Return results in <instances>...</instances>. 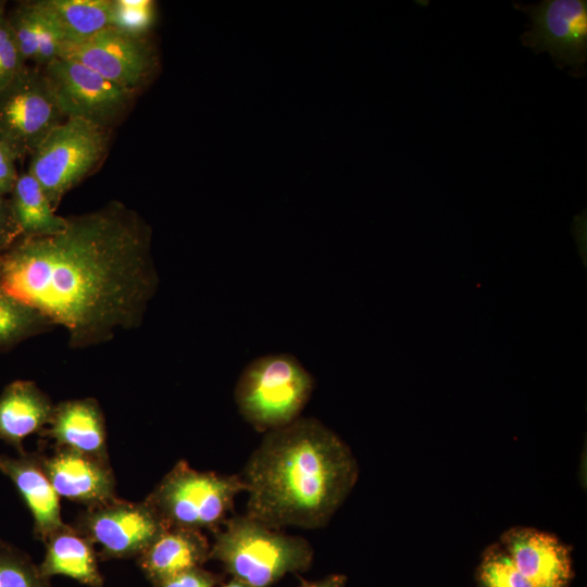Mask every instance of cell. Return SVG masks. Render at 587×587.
Masks as SVG:
<instances>
[{
	"mask_svg": "<svg viewBox=\"0 0 587 587\" xmlns=\"http://www.w3.org/2000/svg\"><path fill=\"white\" fill-rule=\"evenodd\" d=\"M26 67L16 43L4 4L0 2V91Z\"/></svg>",
	"mask_w": 587,
	"mask_h": 587,
	"instance_id": "obj_26",
	"label": "cell"
},
{
	"mask_svg": "<svg viewBox=\"0 0 587 587\" xmlns=\"http://www.w3.org/2000/svg\"><path fill=\"white\" fill-rule=\"evenodd\" d=\"M210 558L248 587H271L288 573L307 571L313 549L305 539L245 514L227 519L215 532Z\"/></svg>",
	"mask_w": 587,
	"mask_h": 587,
	"instance_id": "obj_3",
	"label": "cell"
},
{
	"mask_svg": "<svg viewBox=\"0 0 587 587\" xmlns=\"http://www.w3.org/2000/svg\"><path fill=\"white\" fill-rule=\"evenodd\" d=\"M346 582L344 574H332L315 582H304L300 587H344Z\"/></svg>",
	"mask_w": 587,
	"mask_h": 587,
	"instance_id": "obj_31",
	"label": "cell"
},
{
	"mask_svg": "<svg viewBox=\"0 0 587 587\" xmlns=\"http://www.w3.org/2000/svg\"><path fill=\"white\" fill-rule=\"evenodd\" d=\"M16 161L11 150L0 141V196L10 195L18 178Z\"/></svg>",
	"mask_w": 587,
	"mask_h": 587,
	"instance_id": "obj_30",
	"label": "cell"
},
{
	"mask_svg": "<svg viewBox=\"0 0 587 587\" xmlns=\"http://www.w3.org/2000/svg\"><path fill=\"white\" fill-rule=\"evenodd\" d=\"M43 544L46 552L38 565L42 575L67 576L89 587L103 585L95 545L75 526L64 524Z\"/></svg>",
	"mask_w": 587,
	"mask_h": 587,
	"instance_id": "obj_18",
	"label": "cell"
},
{
	"mask_svg": "<svg viewBox=\"0 0 587 587\" xmlns=\"http://www.w3.org/2000/svg\"><path fill=\"white\" fill-rule=\"evenodd\" d=\"M60 58L74 60L134 95L155 66L153 48L145 36L113 26L85 40L65 42Z\"/></svg>",
	"mask_w": 587,
	"mask_h": 587,
	"instance_id": "obj_10",
	"label": "cell"
},
{
	"mask_svg": "<svg viewBox=\"0 0 587 587\" xmlns=\"http://www.w3.org/2000/svg\"><path fill=\"white\" fill-rule=\"evenodd\" d=\"M65 37L85 40L113 25L114 0H40Z\"/></svg>",
	"mask_w": 587,
	"mask_h": 587,
	"instance_id": "obj_20",
	"label": "cell"
},
{
	"mask_svg": "<svg viewBox=\"0 0 587 587\" xmlns=\"http://www.w3.org/2000/svg\"><path fill=\"white\" fill-rule=\"evenodd\" d=\"M109 128L67 118L30 155L28 173L57 210L63 197L100 163L109 143Z\"/></svg>",
	"mask_w": 587,
	"mask_h": 587,
	"instance_id": "obj_6",
	"label": "cell"
},
{
	"mask_svg": "<svg viewBox=\"0 0 587 587\" xmlns=\"http://www.w3.org/2000/svg\"><path fill=\"white\" fill-rule=\"evenodd\" d=\"M41 70L64 120L82 118L109 128L135 97L74 60L58 58Z\"/></svg>",
	"mask_w": 587,
	"mask_h": 587,
	"instance_id": "obj_8",
	"label": "cell"
},
{
	"mask_svg": "<svg viewBox=\"0 0 587 587\" xmlns=\"http://www.w3.org/2000/svg\"><path fill=\"white\" fill-rule=\"evenodd\" d=\"M75 527L93 545L104 560L138 557L167 527L146 502L115 499L87 508Z\"/></svg>",
	"mask_w": 587,
	"mask_h": 587,
	"instance_id": "obj_11",
	"label": "cell"
},
{
	"mask_svg": "<svg viewBox=\"0 0 587 587\" xmlns=\"http://www.w3.org/2000/svg\"><path fill=\"white\" fill-rule=\"evenodd\" d=\"M0 587H52L50 578L18 548L0 539Z\"/></svg>",
	"mask_w": 587,
	"mask_h": 587,
	"instance_id": "obj_23",
	"label": "cell"
},
{
	"mask_svg": "<svg viewBox=\"0 0 587 587\" xmlns=\"http://www.w3.org/2000/svg\"><path fill=\"white\" fill-rule=\"evenodd\" d=\"M151 229L124 203L66 216L52 235L0 254V288L67 334L72 349L139 327L159 286Z\"/></svg>",
	"mask_w": 587,
	"mask_h": 587,
	"instance_id": "obj_1",
	"label": "cell"
},
{
	"mask_svg": "<svg viewBox=\"0 0 587 587\" xmlns=\"http://www.w3.org/2000/svg\"><path fill=\"white\" fill-rule=\"evenodd\" d=\"M530 18L521 42L536 53L549 52L555 66H571L570 74L584 76L587 60V1L544 0L537 4H513Z\"/></svg>",
	"mask_w": 587,
	"mask_h": 587,
	"instance_id": "obj_9",
	"label": "cell"
},
{
	"mask_svg": "<svg viewBox=\"0 0 587 587\" xmlns=\"http://www.w3.org/2000/svg\"><path fill=\"white\" fill-rule=\"evenodd\" d=\"M54 404L32 380H14L0 394V440L23 452V440L49 425Z\"/></svg>",
	"mask_w": 587,
	"mask_h": 587,
	"instance_id": "obj_17",
	"label": "cell"
},
{
	"mask_svg": "<svg viewBox=\"0 0 587 587\" xmlns=\"http://www.w3.org/2000/svg\"><path fill=\"white\" fill-rule=\"evenodd\" d=\"M218 578L202 567L193 569L153 584L154 587H214Z\"/></svg>",
	"mask_w": 587,
	"mask_h": 587,
	"instance_id": "obj_29",
	"label": "cell"
},
{
	"mask_svg": "<svg viewBox=\"0 0 587 587\" xmlns=\"http://www.w3.org/2000/svg\"><path fill=\"white\" fill-rule=\"evenodd\" d=\"M154 20V4L148 0H114L113 27L145 36Z\"/></svg>",
	"mask_w": 587,
	"mask_h": 587,
	"instance_id": "obj_25",
	"label": "cell"
},
{
	"mask_svg": "<svg viewBox=\"0 0 587 587\" xmlns=\"http://www.w3.org/2000/svg\"><path fill=\"white\" fill-rule=\"evenodd\" d=\"M10 196L23 237L52 235L65 227L66 217L57 214L46 192L28 172L18 175Z\"/></svg>",
	"mask_w": 587,
	"mask_h": 587,
	"instance_id": "obj_19",
	"label": "cell"
},
{
	"mask_svg": "<svg viewBox=\"0 0 587 587\" xmlns=\"http://www.w3.org/2000/svg\"><path fill=\"white\" fill-rule=\"evenodd\" d=\"M533 587H570L571 548L558 537L530 527H513L499 542Z\"/></svg>",
	"mask_w": 587,
	"mask_h": 587,
	"instance_id": "obj_12",
	"label": "cell"
},
{
	"mask_svg": "<svg viewBox=\"0 0 587 587\" xmlns=\"http://www.w3.org/2000/svg\"><path fill=\"white\" fill-rule=\"evenodd\" d=\"M52 327L43 314L0 288V352Z\"/></svg>",
	"mask_w": 587,
	"mask_h": 587,
	"instance_id": "obj_21",
	"label": "cell"
},
{
	"mask_svg": "<svg viewBox=\"0 0 587 587\" xmlns=\"http://www.w3.org/2000/svg\"><path fill=\"white\" fill-rule=\"evenodd\" d=\"M359 467L347 444L322 422L299 417L267 432L240 477L246 515L268 527L327 524L354 487Z\"/></svg>",
	"mask_w": 587,
	"mask_h": 587,
	"instance_id": "obj_2",
	"label": "cell"
},
{
	"mask_svg": "<svg viewBox=\"0 0 587 587\" xmlns=\"http://www.w3.org/2000/svg\"><path fill=\"white\" fill-rule=\"evenodd\" d=\"M211 546L200 530L171 527L160 533L137 557L138 566L153 584L202 567Z\"/></svg>",
	"mask_w": 587,
	"mask_h": 587,
	"instance_id": "obj_16",
	"label": "cell"
},
{
	"mask_svg": "<svg viewBox=\"0 0 587 587\" xmlns=\"http://www.w3.org/2000/svg\"><path fill=\"white\" fill-rule=\"evenodd\" d=\"M46 433L58 448L109 461L104 415L93 398L66 400L55 404Z\"/></svg>",
	"mask_w": 587,
	"mask_h": 587,
	"instance_id": "obj_15",
	"label": "cell"
},
{
	"mask_svg": "<svg viewBox=\"0 0 587 587\" xmlns=\"http://www.w3.org/2000/svg\"><path fill=\"white\" fill-rule=\"evenodd\" d=\"M39 459L59 497L87 508L117 499L115 478L109 461L66 448H58L49 457L39 454Z\"/></svg>",
	"mask_w": 587,
	"mask_h": 587,
	"instance_id": "obj_13",
	"label": "cell"
},
{
	"mask_svg": "<svg viewBox=\"0 0 587 587\" xmlns=\"http://www.w3.org/2000/svg\"><path fill=\"white\" fill-rule=\"evenodd\" d=\"M477 587H533L500 544L486 548L476 571Z\"/></svg>",
	"mask_w": 587,
	"mask_h": 587,
	"instance_id": "obj_22",
	"label": "cell"
},
{
	"mask_svg": "<svg viewBox=\"0 0 587 587\" xmlns=\"http://www.w3.org/2000/svg\"><path fill=\"white\" fill-rule=\"evenodd\" d=\"M223 587H248V586L245 585L243 583L233 578L229 583H227Z\"/></svg>",
	"mask_w": 587,
	"mask_h": 587,
	"instance_id": "obj_32",
	"label": "cell"
},
{
	"mask_svg": "<svg viewBox=\"0 0 587 587\" xmlns=\"http://www.w3.org/2000/svg\"><path fill=\"white\" fill-rule=\"evenodd\" d=\"M63 121L42 70L26 65L0 91V141L16 160L32 155Z\"/></svg>",
	"mask_w": 587,
	"mask_h": 587,
	"instance_id": "obj_7",
	"label": "cell"
},
{
	"mask_svg": "<svg viewBox=\"0 0 587 587\" xmlns=\"http://www.w3.org/2000/svg\"><path fill=\"white\" fill-rule=\"evenodd\" d=\"M8 18L24 61L34 62L41 30L40 14L35 1L18 4Z\"/></svg>",
	"mask_w": 587,
	"mask_h": 587,
	"instance_id": "obj_24",
	"label": "cell"
},
{
	"mask_svg": "<svg viewBox=\"0 0 587 587\" xmlns=\"http://www.w3.org/2000/svg\"><path fill=\"white\" fill-rule=\"evenodd\" d=\"M314 389L313 376L287 353L252 360L234 391L242 417L255 429L271 432L300 417Z\"/></svg>",
	"mask_w": 587,
	"mask_h": 587,
	"instance_id": "obj_4",
	"label": "cell"
},
{
	"mask_svg": "<svg viewBox=\"0 0 587 587\" xmlns=\"http://www.w3.org/2000/svg\"><path fill=\"white\" fill-rule=\"evenodd\" d=\"M0 471L15 485L33 516L35 536L45 542L65 523L61 517L60 497L42 469L39 453L0 454Z\"/></svg>",
	"mask_w": 587,
	"mask_h": 587,
	"instance_id": "obj_14",
	"label": "cell"
},
{
	"mask_svg": "<svg viewBox=\"0 0 587 587\" xmlns=\"http://www.w3.org/2000/svg\"><path fill=\"white\" fill-rule=\"evenodd\" d=\"M40 14L41 30L37 54L34 62L41 67L60 58L65 37L60 26L51 14L42 7L40 1H35Z\"/></svg>",
	"mask_w": 587,
	"mask_h": 587,
	"instance_id": "obj_27",
	"label": "cell"
},
{
	"mask_svg": "<svg viewBox=\"0 0 587 587\" xmlns=\"http://www.w3.org/2000/svg\"><path fill=\"white\" fill-rule=\"evenodd\" d=\"M22 237L10 198L0 196V254L12 248Z\"/></svg>",
	"mask_w": 587,
	"mask_h": 587,
	"instance_id": "obj_28",
	"label": "cell"
},
{
	"mask_svg": "<svg viewBox=\"0 0 587 587\" xmlns=\"http://www.w3.org/2000/svg\"><path fill=\"white\" fill-rule=\"evenodd\" d=\"M240 492H245L240 475L201 472L178 461L145 501L167 528L216 532Z\"/></svg>",
	"mask_w": 587,
	"mask_h": 587,
	"instance_id": "obj_5",
	"label": "cell"
}]
</instances>
